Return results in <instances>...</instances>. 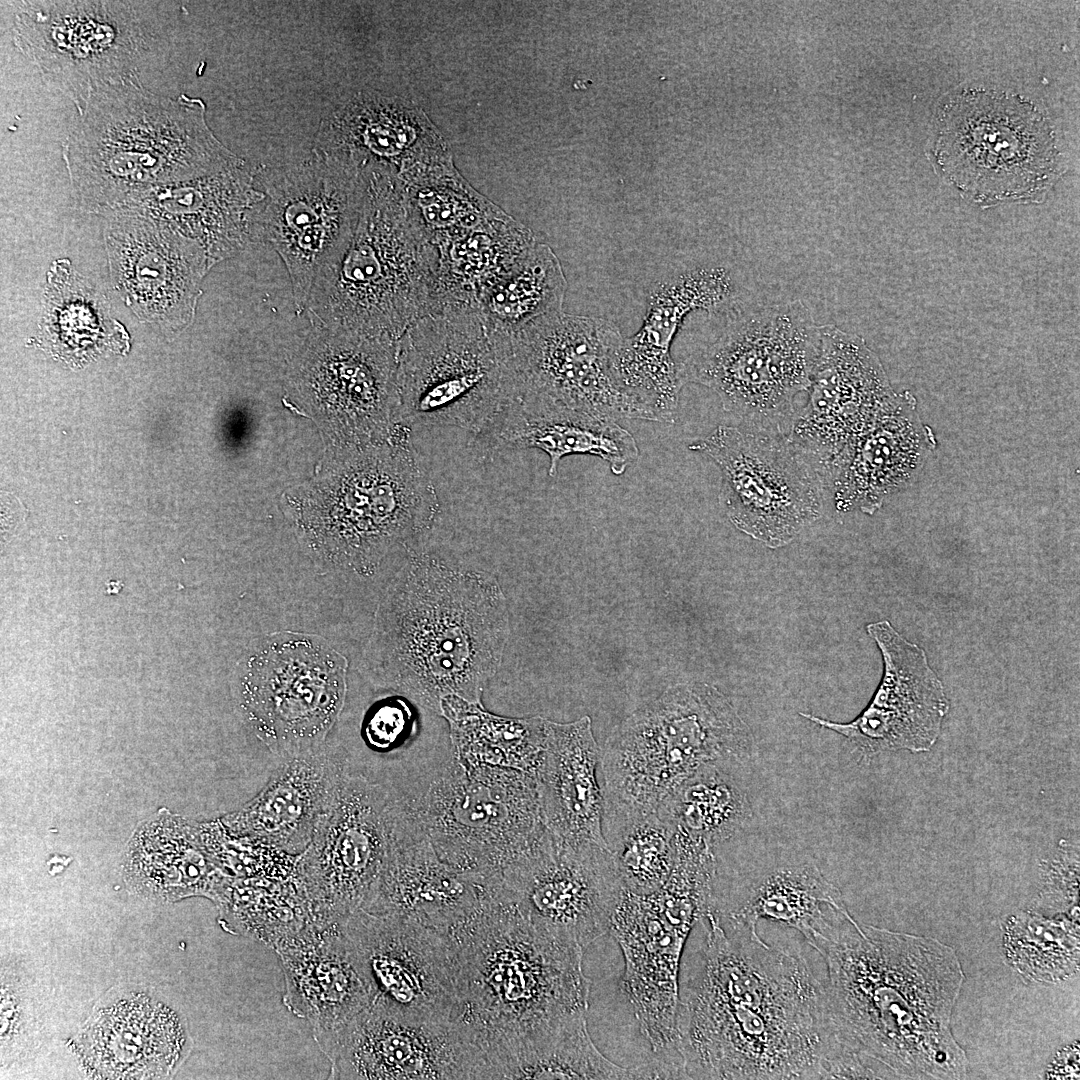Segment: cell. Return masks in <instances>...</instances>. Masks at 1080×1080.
I'll return each mask as SVG.
<instances>
[{
  "label": "cell",
  "instance_id": "obj_3",
  "mask_svg": "<svg viewBox=\"0 0 1080 1080\" xmlns=\"http://www.w3.org/2000/svg\"><path fill=\"white\" fill-rule=\"evenodd\" d=\"M508 635L507 604L494 575L419 554L384 592L360 670L374 686L439 714L449 696L481 703Z\"/></svg>",
  "mask_w": 1080,
  "mask_h": 1080
},
{
  "label": "cell",
  "instance_id": "obj_33",
  "mask_svg": "<svg viewBox=\"0 0 1080 1080\" xmlns=\"http://www.w3.org/2000/svg\"><path fill=\"white\" fill-rule=\"evenodd\" d=\"M934 444L915 397L896 392L834 476L829 492L836 511L874 514L913 480Z\"/></svg>",
  "mask_w": 1080,
  "mask_h": 1080
},
{
  "label": "cell",
  "instance_id": "obj_5",
  "mask_svg": "<svg viewBox=\"0 0 1080 1080\" xmlns=\"http://www.w3.org/2000/svg\"><path fill=\"white\" fill-rule=\"evenodd\" d=\"M79 109L63 158L74 194L95 213L242 159L209 128L200 98L157 95L136 73L96 88Z\"/></svg>",
  "mask_w": 1080,
  "mask_h": 1080
},
{
  "label": "cell",
  "instance_id": "obj_48",
  "mask_svg": "<svg viewBox=\"0 0 1080 1080\" xmlns=\"http://www.w3.org/2000/svg\"><path fill=\"white\" fill-rule=\"evenodd\" d=\"M1004 946L1013 967L1033 981H1059L1078 967V931L1066 920L1014 915L1006 922Z\"/></svg>",
  "mask_w": 1080,
  "mask_h": 1080
},
{
  "label": "cell",
  "instance_id": "obj_16",
  "mask_svg": "<svg viewBox=\"0 0 1080 1080\" xmlns=\"http://www.w3.org/2000/svg\"><path fill=\"white\" fill-rule=\"evenodd\" d=\"M688 448L719 468L729 521L766 547L788 545L821 517L824 485L787 436L719 425Z\"/></svg>",
  "mask_w": 1080,
  "mask_h": 1080
},
{
  "label": "cell",
  "instance_id": "obj_35",
  "mask_svg": "<svg viewBox=\"0 0 1080 1080\" xmlns=\"http://www.w3.org/2000/svg\"><path fill=\"white\" fill-rule=\"evenodd\" d=\"M599 764L601 749L588 716L568 723L546 720L544 748L535 776L542 819L554 836L608 848L602 828Z\"/></svg>",
  "mask_w": 1080,
  "mask_h": 1080
},
{
  "label": "cell",
  "instance_id": "obj_45",
  "mask_svg": "<svg viewBox=\"0 0 1080 1080\" xmlns=\"http://www.w3.org/2000/svg\"><path fill=\"white\" fill-rule=\"evenodd\" d=\"M402 186L409 214L430 244L503 212L475 190L454 165Z\"/></svg>",
  "mask_w": 1080,
  "mask_h": 1080
},
{
  "label": "cell",
  "instance_id": "obj_30",
  "mask_svg": "<svg viewBox=\"0 0 1080 1080\" xmlns=\"http://www.w3.org/2000/svg\"><path fill=\"white\" fill-rule=\"evenodd\" d=\"M256 173L241 159L218 172L159 186L118 205L196 241L211 267L256 241L254 216L264 198L256 186Z\"/></svg>",
  "mask_w": 1080,
  "mask_h": 1080
},
{
  "label": "cell",
  "instance_id": "obj_32",
  "mask_svg": "<svg viewBox=\"0 0 1080 1080\" xmlns=\"http://www.w3.org/2000/svg\"><path fill=\"white\" fill-rule=\"evenodd\" d=\"M345 923L310 921L274 949L284 975V1005L314 1033L340 1027L370 1005L344 932Z\"/></svg>",
  "mask_w": 1080,
  "mask_h": 1080
},
{
  "label": "cell",
  "instance_id": "obj_50",
  "mask_svg": "<svg viewBox=\"0 0 1080 1080\" xmlns=\"http://www.w3.org/2000/svg\"><path fill=\"white\" fill-rule=\"evenodd\" d=\"M408 709L400 702L380 707L371 717L367 733L371 741L382 745L393 742L408 720Z\"/></svg>",
  "mask_w": 1080,
  "mask_h": 1080
},
{
  "label": "cell",
  "instance_id": "obj_24",
  "mask_svg": "<svg viewBox=\"0 0 1080 1080\" xmlns=\"http://www.w3.org/2000/svg\"><path fill=\"white\" fill-rule=\"evenodd\" d=\"M105 213L111 274L141 319L176 330L192 320L210 268L203 248L173 228L125 206Z\"/></svg>",
  "mask_w": 1080,
  "mask_h": 1080
},
{
  "label": "cell",
  "instance_id": "obj_12",
  "mask_svg": "<svg viewBox=\"0 0 1080 1080\" xmlns=\"http://www.w3.org/2000/svg\"><path fill=\"white\" fill-rule=\"evenodd\" d=\"M716 865L680 851L666 882L647 894L624 889L609 931L624 957L622 989L640 1030L659 1058L677 1054L679 977L696 923L714 907Z\"/></svg>",
  "mask_w": 1080,
  "mask_h": 1080
},
{
  "label": "cell",
  "instance_id": "obj_17",
  "mask_svg": "<svg viewBox=\"0 0 1080 1080\" xmlns=\"http://www.w3.org/2000/svg\"><path fill=\"white\" fill-rule=\"evenodd\" d=\"M622 339L608 320L563 311L508 338L514 399L614 421L643 420L612 372Z\"/></svg>",
  "mask_w": 1080,
  "mask_h": 1080
},
{
  "label": "cell",
  "instance_id": "obj_40",
  "mask_svg": "<svg viewBox=\"0 0 1080 1080\" xmlns=\"http://www.w3.org/2000/svg\"><path fill=\"white\" fill-rule=\"evenodd\" d=\"M648 1065L623 1067L592 1041L586 1014L573 1016L546 1035L491 1062L482 1079H646Z\"/></svg>",
  "mask_w": 1080,
  "mask_h": 1080
},
{
  "label": "cell",
  "instance_id": "obj_8",
  "mask_svg": "<svg viewBox=\"0 0 1080 1080\" xmlns=\"http://www.w3.org/2000/svg\"><path fill=\"white\" fill-rule=\"evenodd\" d=\"M409 431L401 425L383 442L356 447L329 482L327 498L297 512L299 534L319 560L373 571L393 547L431 527L439 501Z\"/></svg>",
  "mask_w": 1080,
  "mask_h": 1080
},
{
  "label": "cell",
  "instance_id": "obj_9",
  "mask_svg": "<svg viewBox=\"0 0 1080 1080\" xmlns=\"http://www.w3.org/2000/svg\"><path fill=\"white\" fill-rule=\"evenodd\" d=\"M820 326L801 300L738 309L721 333L681 365L682 385L697 383L749 428L787 436L817 360Z\"/></svg>",
  "mask_w": 1080,
  "mask_h": 1080
},
{
  "label": "cell",
  "instance_id": "obj_36",
  "mask_svg": "<svg viewBox=\"0 0 1080 1080\" xmlns=\"http://www.w3.org/2000/svg\"><path fill=\"white\" fill-rule=\"evenodd\" d=\"M485 450L539 449L549 458L548 475L557 474L570 455H591L620 476L639 457L633 435L617 421L569 409L535 407L511 400L476 440Z\"/></svg>",
  "mask_w": 1080,
  "mask_h": 1080
},
{
  "label": "cell",
  "instance_id": "obj_27",
  "mask_svg": "<svg viewBox=\"0 0 1080 1080\" xmlns=\"http://www.w3.org/2000/svg\"><path fill=\"white\" fill-rule=\"evenodd\" d=\"M734 298L732 280L721 267L694 269L652 287L640 329L622 339L611 362L619 387L646 421L674 423L682 383L672 342L695 310L715 313Z\"/></svg>",
  "mask_w": 1080,
  "mask_h": 1080
},
{
  "label": "cell",
  "instance_id": "obj_49",
  "mask_svg": "<svg viewBox=\"0 0 1080 1080\" xmlns=\"http://www.w3.org/2000/svg\"><path fill=\"white\" fill-rule=\"evenodd\" d=\"M193 822L200 846L223 874L234 878L282 881L299 877L301 855L290 854L258 838L237 833L220 817Z\"/></svg>",
  "mask_w": 1080,
  "mask_h": 1080
},
{
  "label": "cell",
  "instance_id": "obj_11",
  "mask_svg": "<svg viewBox=\"0 0 1080 1080\" xmlns=\"http://www.w3.org/2000/svg\"><path fill=\"white\" fill-rule=\"evenodd\" d=\"M934 154L941 176L979 206L1041 202L1058 176L1048 120L996 91H963L943 107Z\"/></svg>",
  "mask_w": 1080,
  "mask_h": 1080
},
{
  "label": "cell",
  "instance_id": "obj_2",
  "mask_svg": "<svg viewBox=\"0 0 1080 1080\" xmlns=\"http://www.w3.org/2000/svg\"><path fill=\"white\" fill-rule=\"evenodd\" d=\"M820 954L828 1013L845 1048L901 1078L966 1076L951 1030L964 982L952 947L851 916Z\"/></svg>",
  "mask_w": 1080,
  "mask_h": 1080
},
{
  "label": "cell",
  "instance_id": "obj_18",
  "mask_svg": "<svg viewBox=\"0 0 1080 1080\" xmlns=\"http://www.w3.org/2000/svg\"><path fill=\"white\" fill-rule=\"evenodd\" d=\"M807 392V402L797 411L787 438L829 491L851 450L896 392L865 340L833 324L820 326L819 352Z\"/></svg>",
  "mask_w": 1080,
  "mask_h": 1080
},
{
  "label": "cell",
  "instance_id": "obj_51",
  "mask_svg": "<svg viewBox=\"0 0 1080 1080\" xmlns=\"http://www.w3.org/2000/svg\"><path fill=\"white\" fill-rule=\"evenodd\" d=\"M106 587H107V589H106V594L107 595H116V594H119L120 591L122 590L123 583L120 580H109L106 583Z\"/></svg>",
  "mask_w": 1080,
  "mask_h": 1080
},
{
  "label": "cell",
  "instance_id": "obj_19",
  "mask_svg": "<svg viewBox=\"0 0 1080 1080\" xmlns=\"http://www.w3.org/2000/svg\"><path fill=\"white\" fill-rule=\"evenodd\" d=\"M624 886L609 848L547 829L502 875L500 894L529 920L584 949L609 931Z\"/></svg>",
  "mask_w": 1080,
  "mask_h": 1080
},
{
  "label": "cell",
  "instance_id": "obj_46",
  "mask_svg": "<svg viewBox=\"0 0 1080 1080\" xmlns=\"http://www.w3.org/2000/svg\"><path fill=\"white\" fill-rule=\"evenodd\" d=\"M602 828L625 890L647 894L666 882L675 860V831L656 812L603 817Z\"/></svg>",
  "mask_w": 1080,
  "mask_h": 1080
},
{
  "label": "cell",
  "instance_id": "obj_39",
  "mask_svg": "<svg viewBox=\"0 0 1080 1080\" xmlns=\"http://www.w3.org/2000/svg\"><path fill=\"white\" fill-rule=\"evenodd\" d=\"M125 868L136 889L171 901L193 895L214 899L227 876L200 846L194 822L167 809L135 830Z\"/></svg>",
  "mask_w": 1080,
  "mask_h": 1080
},
{
  "label": "cell",
  "instance_id": "obj_31",
  "mask_svg": "<svg viewBox=\"0 0 1080 1080\" xmlns=\"http://www.w3.org/2000/svg\"><path fill=\"white\" fill-rule=\"evenodd\" d=\"M347 768L346 754L325 743L287 757L255 797L220 818L237 833L301 855L349 775Z\"/></svg>",
  "mask_w": 1080,
  "mask_h": 1080
},
{
  "label": "cell",
  "instance_id": "obj_10",
  "mask_svg": "<svg viewBox=\"0 0 1080 1080\" xmlns=\"http://www.w3.org/2000/svg\"><path fill=\"white\" fill-rule=\"evenodd\" d=\"M396 384L400 423L457 427L477 439L513 398L506 341L478 310L428 312L398 341Z\"/></svg>",
  "mask_w": 1080,
  "mask_h": 1080
},
{
  "label": "cell",
  "instance_id": "obj_20",
  "mask_svg": "<svg viewBox=\"0 0 1080 1080\" xmlns=\"http://www.w3.org/2000/svg\"><path fill=\"white\" fill-rule=\"evenodd\" d=\"M127 2H26L14 41L42 75L80 105L96 88L132 74L124 70L141 33Z\"/></svg>",
  "mask_w": 1080,
  "mask_h": 1080
},
{
  "label": "cell",
  "instance_id": "obj_47",
  "mask_svg": "<svg viewBox=\"0 0 1080 1080\" xmlns=\"http://www.w3.org/2000/svg\"><path fill=\"white\" fill-rule=\"evenodd\" d=\"M43 310V332L64 345L99 347L109 336L123 333L107 304L67 265L51 268Z\"/></svg>",
  "mask_w": 1080,
  "mask_h": 1080
},
{
  "label": "cell",
  "instance_id": "obj_37",
  "mask_svg": "<svg viewBox=\"0 0 1080 1080\" xmlns=\"http://www.w3.org/2000/svg\"><path fill=\"white\" fill-rule=\"evenodd\" d=\"M531 229L506 212L435 244L428 312L475 309L481 296L514 271L537 243Z\"/></svg>",
  "mask_w": 1080,
  "mask_h": 1080
},
{
  "label": "cell",
  "instance_id": "obj_26",
  "mask_svg": "<svg viewBox=\"0 0 1080 1080\" xmlns=\"http://www.w3.org/2000/svg\"><path fill=\"white\" fill-rule=\"evenodd\" d=\"M868 635L883 659V676L867 707L850 722L799 714L845 737L865 755L929 751L949 710L944 686L925 651L906 640L887 620L869 623Z\"/></svg>",
  "mask_w": 1080,
  "mask_h": 1080
},
{
  "label": "cell",
  "instance_id": "obj_21",
  "mask_svg": "<svg viewBox=\"0 0 1080 1080\" xmlns=\"http://www.w3.org/2000/svg\"><path fill=\"white\" fill-rule=\"evenodd\" d=\"M393 797L362 776L345 778L298 864L314 921L344 923L361 908L384 860Z\"/></svg>",
  "mask_w": 1080,
  "mask_h": 1080
},
{
  "label": "cell",
  "instance_id": "obj_4",
  "mask_svg": "<svg viewBox=\"0 0 1080 1080\" xmlns=\"http://www.w3.org/2000/svg\"><path fill=\"white\" fill-rule=\"evenodd\" d=\"M457 1010L453 1023L483 1067L586 1014L584 948L525 917L497 890L447 933Z\"/></svg>",
  "mask_w": 1080,
  "mask_h": 1080
},
{
  "label": "cell",
  "instance_id": "obj_1",
  "mask_svg": "<svg viewBox=\"0 0 1080 1080\" xmlns=\"http://www.w3.org/2000/svg\"><path fill=\"white\" fill-rule=\"evenodd\" d=\"M697 924L679 977L685 1079H834L848 1051L806 961L714 910Z\"/></svg>",
  "mask_w": 1080,
  "mask_h": 1080
},
{
  "label": "cell",
  "instance_id": "obj_7",
  "mask_svg": "<svg viewBox=\"0 0 1080 1080\" xmlns=\"http://www.w3.org/2000/svg\"><path fill=\"white\" fill-rule=\"evenodd\" d=\"M753 751L748 724L720 690L702 682L671 686L608 737L601 751L603 813H655L702 766L742 764Z\"/></svg>",
  "mask_w": 1080,
  "mask_h": 1080
},
{
  "label": "cell",
  "instance_id": "obj_13",
  "mask_svg": "<svg viewBox=\"0 0 1080 1080\" xmlns=\"http://www.w3.org/2000/svg\"><path fill=\"white\" fill-rule=\"evenodd\" d=\"M412 799L438 856L492 884H500L546 830L536 776L522 770L452 756Z\"/></svg>",
  "mask_w": 1080,
  "mask_h": 1080
},
{
  "label": "cell",
  "instance_id": "obj_34",
  "mask_svg": "<svg viewBox=\"0 0 1080 1080\" xmlns=\"http://www.w3.org/2000/svg\"><path fill=\"white\" fill-rule=\"evenodd\" d=\"M85 1064L102 1078L170 1075L187 1057L191 1042L177 1014L146 997L99 1010L82 1033Z\"/></svg>",
  "mask_w": 1080,
  "mask_h": 1080
},
{
  "label": "cell",
  "instance_id": "obj_42",
  "mask_svg": "<svg viewBox=\"0 0 1080 1080\" xmlns=\"http://www.w3.org/2000/svg\"><path fill=\"white\" fill-rule=\"evenodd\" d=\"M740 765L719 761L702 766L663 800L656 813L674 831L699 838L715 851L752 815L748 794L736 775Z\"/></svg>",
  "mask_w": 1080,
  "mask_h": 1080
},
{
  "label": "cell",
  "instance_id": "obj_44",
  "mask_svg": "<svg viewBox=\"0 0 1080 1080\" xmlns=\"http://www.w3.org/2000/svg\"><path fill=\"white\" fill-rule=\"evenodd\" d=\"M214 901L240 932L272 948L313 920L299 878L282 881L227 876Z\"/></svg>",
  "mask_w": 1080,
  "mask_h": 1080
},
{
  "label": "cell",
  "instance_id": "obj_25",
  "mask_svg": "<svg viewBox=\"0 0 1080 1080\" xmlns=\"http://www.w3.org/2000/svg\"><path fill=\"white\" fill-rule=\"evenodd\" d=\"M493 888L487 880L443 861L431 843L413 799L394 795L384 860L360 909L448 933Z\"/></svg>",
  "mask_w": 1080,
  "mask_h": 1080
},
{
  "label": "cell",
  "instance_id": "obj_41",
  "mask_svg": "<svg viewBox=\"0 0 1080 1080\" xmlns=\"http://www.w3.org/2000/svg\"><path fill=\"white\" fill-rule=\"evenodd\" d=\"M439 714L449 723L455 758L536 773L547 719L498 716L485 711L481 703L457 696L444 698Z\"/></svg>",
  "mask_w": 1080,
  "mask_h": 1080
},
{
  "label": "cell",
  "instance_id": "obj_22",
  "mask_svg": "<svg viewBox=\"0 0 1080 1080\" xmlns=\"http://www.w3.org/2000/svg\"><path fill=\"white\" fill-rule=\"evenodd\" d=\"M344 932L371 1005L407 1019L453 1022L458 999L447 933L362 909Z\"/></svg>",
  "mask_w": 1080,
  "mask_h": 1080
},
{
  "label": "cell",
  "instance_id": "obj_15",
  "mask_svg": "<svg viewBox=\"0 0 1080 1080\" xmlns=\"http://www.w3.org/2000/svg\"><path fill=\"white\" fill-rule=\"evenodd\" d=\"M264 194L254 216L256 241L270 243L304 309L317 275L346 249L363 199L362 170L317 149L311 157L256 173Z\"/></svg>",
  "mask_w": 1080,
  "mask_h": 1080
},
{
  "label": "cell",
  "instance_id": "obj_23",
  "mask_svg": "<svg viewBox=\"0 0 1080 1080\" xmlns=\"http://www.w3.org/2000/svg\"><path fill=\"white\" fill-rule=\"evenodd\" d=\"M313 1035L330 1079H477L481 1067L479 1051L453 1022L407 1019L371 1004Z\"/></svg>",
  "mask_w": 1080,
  "mask_h": 1080
},
{
  "label": "cell",
  "instance_id": "obj_38",
  "mask_svg": "<svg viewBox=\"0 0 1080 1080\" xmlns=\"http://www.w3.org/2000/svg\"><path fill=\"white\" fill-rule=\"evenodd\" d=\"M715 912L723 920L753 929L761 919L790 927L819 953L852 916L839 888L811 863L785 865L767 872L734 908Z\"/></svg>",
  "mask_w": 1080,
  "mask_h": 1080
},
{
  "label": "cell",
  "instance_id": "obj_14",
  "mask_svg": "<svg viewBox=\"0 0 1080 1080\" xmlns=\"http://www.w3.org/2000/svg\"><path fill=\"white\" fill-rule=\"evenodd\" d=\"M347 668V659L319 635L267 634L239 665L235 697L241 716L276 755L314 750L343 709Z\"/></svg>",
  "mask_w": 1080,
  "mask_h": 1080
},
{
  "label": "cell",
  "instance_id": "obj_29",
  "mask_svg": "<svg viewBox=\"0 0 1080 1080\" xmlns=\"http://www.w3.org/2000/svg\"><path fill=\"white\" fill-rule=\"evenodd\" d=\"M317 150L375 167L407 184L453 164L449 145L414 102L362 90L341 101L320 124Z\"/></svg>",
  "mask_w": 1080,
  "mask_h": 1080
},
{
  "label": "cell",
  "instance_id": "obj_43",
  "mask_svg": "<svg viewBox=\"0 0 1080 1080\" xmlns=\"http://www.w3.org/2000/svg\"><path fill=\"white\" fill-rule=\"evenodd\" d=\"M566 289L557 255L537 242L514 271L481 296L477 310L489 331L511 338L562 312Z\"/></svg>",
  "mask_w": 1080,
  "mask_h": 1080
},
{
  "label": "cell",
  "instance_id": "obj_28",
  "mask_svg": "<svg viewBox=\"0 0 1080 1080\" xmlns=\"http://www.w3.org/2000/svg\"><path fill=\"white\" fill-rule=\"evenodd\" d=\"M397 344L312 326L297 362L298 387L337 413L359 444L384 439L397 416Z\"/></svg>",
  "mask_w": 1080,
  "mask_h": 1080
},
{
  "label": "cell",
  "instance_id": "obj_6",
  "mask_svg": "<svg viewBox=\"0 0 1080 1080\" xmlns=\"http://www.w3.org/2000/svg\"><path fill=\"white\" fill-rule=\"evenodd\" d=\"M362 176L354 233L315 278L304 310L312 326L398 343L430 309L436 253L409 214L401 181L375 167Z\"/></svg>",
  "mask_w": 1080,
  "mask_h": 1080
}]
</instances>
